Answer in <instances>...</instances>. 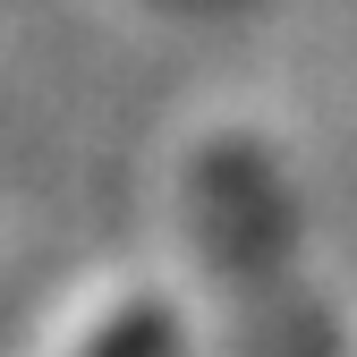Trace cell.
Instances as JSON below:
<instances>
[{
	"instance_id": "7a4b0ae2",
	"label": "cell",
	"mask_w": 357,
	"mask_h": 357,
	"mask_svg": "<svg viewBox=\"0 0 357 357\" xmlns=\"http://www.w3.org/2000/svg\"><path fill=\"white\" fill-rule=\"evenodd\" d=\"M170 298L145 281H94L52 332L43 357H170Z\"/></svg>"
},
{
	"instance_id": "6da1fadb",
	"label": "cell",
	"mask_w": 357,
	"mask_h": 357,
	"mask_svg": "<svg viewBox=\"0 0 357 357\" xmlns=\"http://www.w3.org/2000/svg\"><path fill=\"white\" fill-rule=\"evenodd\" d=\"M178 188H188V230L204 255V289L221 298L230 349L238 357H340L324 298L306 281V255H298L289 188L273 178L264 145L238 128H204Z\"/></svg>"
}]
</instances>
